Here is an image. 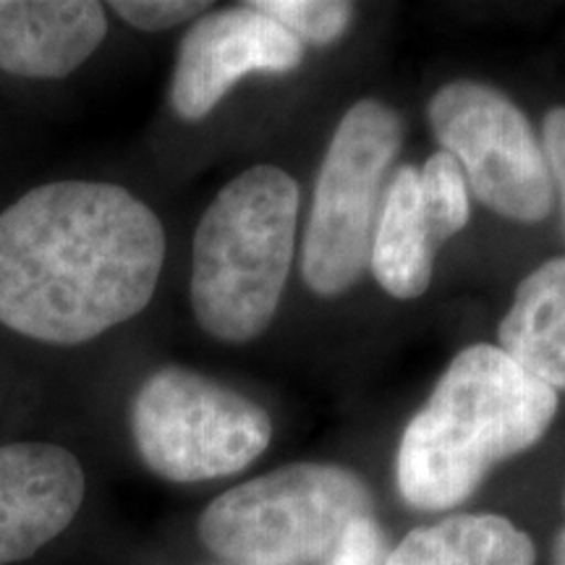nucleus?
Listing matches in <instances>:
<instances>
[{"mask_svg":"<svg viewBox=\"0 0 565 565\" xmlns=\"http://www.w3.org/2000/svg\"><path fill=\"white\" fill-rule=\"evenodd\" d=\"M166 231L105 181H53L0 212V324L53 345L95 341L152 301Z\"/></svg>","mask_w":565,"mask_h":565,"instance_id":"1","label":"nucleus"},{"mask_svg":"<svg viewBox=\"0 0 565 565\" xmlns=\"http://www.w3.org/2000/svg\"><path fill=\"white\" fill-rule=\"evenodd\" d=\"M555 416V391L498 345H469L404 429L395 458L401 498L416 511L466 503L494 466L540 443Z\"/></svg>","mask_w":565,"mask_h":565,"instance_id":"2","label":"nucleus"},{"mask_svg":"<svg viewBox=\"0 0 565 565\" xmlns=\"http://www.w3.org/2000/svg\"><path fill=\"white\" fill-rule=\"evenodd\" d=\"M301 192L275 166L238 173L204 210L192 246V309L223 343H249L278 312L291 273Z\"/></svg>","mask_w":565,"mask_h":565,"instance_id":"3","label":"nucleus"},{"mask_svg":"<svg viewBox=\"0 0 565 565\" xmlns=\"http://www.w3.org/2000/svg\"><path fill=\"white\" fill-rule=\"evenodd\" d=\"M372 492L335 463H291L233 487L200 519L202 545L233 565L328 561L356 521L372 519Z\"/></svg>","mask_w":565,"mask_h":565,"instance_id":"4","label":"nucleus"},{"mask_svg":"<svg viewBox=\"0 0 565 565\" xmlns=\"http://www.w3.org/2000/svg\"><path fill=\"white\" fill-rule=\"evenodd\" d=\"M404 145V121L374 97L353 103L317 173L301 273L320 296H338L370 267L383 189Z\"/></svg>","mask_w":565,"mask_h":565,"instance_id":"5","label":"nucleus"},{"mask_svg":"<svg viewBox=\"0 0 565 565\" xmlns=\"http://www.w3.org/2000/svg\"><path fill=\"white\" fill-rule=\"evenodd\" d=\"M131 435L147 469L192 484L244 471L273 440L263 406L183 366H162L131 404Z\"/></svg>","mask_w":565,"mask_h":565,"instance_id":"6","label":"nucleus"},{"mask_svg":"<svg viewBox=\"0 0 565 565\" xmlns=\"http://www.w3.org/2000/svg\"><path fill=\"white\" fill-rule=\"evenodd\" d=\"M427 118L484 207L515 223L547 221L555 189L545 147L511 97L484 82L456 79L435 92Z\"/></svg>","mask_w":565,"mask_h":565,"instance_id":"7","label":"nucleus"},{"mask_svg":"<svg viewBox=\"0 0 565 565\" xmlns=\"http://www.w3.org/2000/svg\"><path fill=\"white\" fill-rule=\"evenodd\" d=\"M301 63V42L252 3L204 13L179 45L171 105L183 121H202L246 76L291 74Z\"/></svg>","mask_w":565,"mask_h":565,"instance_id":"8","label":"nucleus"},{"mask_svg":"<svg viewBox=\"0 0 565 565\" xmlns=\"http://www.w3.org/2000/svg\"><path fill=\"white\" fill-rule=\"evenodd\" d=\"M87 479L71 450L51 443L0 448V565L26 561L68 529Z\"/></svg>","mask_w":565,"mask_h":565,"instance_id":"9","label":"nucleus"},{"mask_svg":"<svg viewBox=\"0 0 565 565\" xmlns=\"http://www.w3.org/2000/svg\"><path fill=\"white\" fill-rule=\"evenodd\" d=\"M108 34L95 0H0V68L24 79L74 74Z\"/></svg>","mask_w":565,"mask_h":565,"instance_id":"10","label":"nucleus"},{"mask_svg":"<svg viewBox=\"0 0 565 565\" xmlns=\"http://www.w3.org/2000/svg\"><path fill=\"white\" fill-rule=\"evenodd\" d=\"M443 242V233L422 200L419 168H398L387 183L374 225L370 254L374 280L395 299H419L433 282L435 254Z\"/></svg>","mask_w":565,"mask_h":565,"instance_id":"11","label":"nucleus"},{"mask_svg":"<svg viewBox=\"0 0 565 565\" xmlns=\"http://www.w3.org/2000/svg\"><path fill=\"white\" fill-rule=\"evenodd\" d=\"M498 349L529 377L565 391V257H553L515 288Z\"/></svg>","mask_w":565,"mask_h":565,"instance_id":"12","label":"nucleus"},{"mask_svg":"<svg viewBox=\"0 0 565 565\" xmlns=\"http://www.w3.org/2000/svg\"><path fill=\"white\" fill-rule=\"evenodd\" d=\"M524 529L498 513H458L419 526L391 550L385 565H534Z\"/></svg>","mask_w":565,"mask_h":565,"instance_id":"13","label":"nucleus"},{"mask_svg":"<svg viewBox=\"0 0 565 565\" xmlns=\"http://www.w3.org/2000/svg\"><path fill=\"white\" fill-rule=\"evenodd\" d=\"M252 9L270 17L301 45H330L353 21V3L341 0H254Z\"/></svg>","mask_w":565,"mask_h":565,"instance_id":"14","label":"nucleus"},{"mask_svg":"<svg viewBox=\"0 0 565 565\" xmlns=\"http://www.w3.org/2000/svg\"><path fill=\"white\" fill-rule=\"evenodd\" d=\"M419 186L422 200L445 242L466 228L471 215L469 186H466L461 166L448 152H435L424 162V168H419Z\"/></svg>","mask_w":565,"mask_h":565,"instance_id":"15","label":"nucleus"},{"mask_svg":"<svg viewBox=\"0 0 565 565\" xmlns=\"http://www.w3.org/2000/svg\"><path fill=\"white\" fill-rule=\"evenodd\" d=\"M108 9L141 32H166L173 26L186 24L210 3H194V0H116Z\"/></svg>","mask_w":565,"mask_h":565,"instance_id":"16","label":"nucleus"},{"mask_svg":"<svg viewBox=\"0 0 565 565\" xmlns=\"http://www.w3.org/2000/svg\"><path fill=\"white\" fill-rule=\"evenodd\" d=\"M387 540L374 519L356 521L324 565H385Z\"/></svg>","mask_w":565,"mask_h":565,"instance_id":"17","label":"nucleus"},{"mask_svg":"<svg viewBox=\"0 0 565 565\" xmlns=\"http://www.w3.org/2000/svg\"><path fill=\"white\" fill-rule=\"evenodd\" d=\"M542 147H545L550 175H553V189L557 202H561L563 223H565V105L553 108L542 121Z\"/></svg>","mask_w":565,"mask_h":565,"instance_id":"18","label":"nucleus"},{"mask_svg":"<svg viewBox=\"0 0 565 565\" xmlns=\"http://www.w3.org/2000/svg\"><path fill=\"white\" fill-rule=\"evenodd\" d=\"M553 565H565V526L561 529L553 545Z\"/></svg>","mask_w":565,"mask_h":565,"instance_id":"19","label":"nucleus"}]
</instances>
